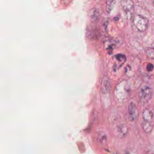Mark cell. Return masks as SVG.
I'll return each mask as SVG.
<instances>
[{
    "label": "cell",
    "mask_w": 154,
    "mask_h": 154,
    "mask_svg": "<svg viewBox=\"0 0 154 154\" xmlns=\"http://www.w3.org/2000/svg\"><path fill=\"white\" fill-rule=\"evenodd\" d=\"M146 69L148 72H151L154 69V66L151 63H148L147 65Z\"/></svg>",
    "instance_id": "cell-13"
},
{
    "label": "cell",
    "mask_w": 154,
    "mask_h": 154,
    "mask_svg": "<svg viewBox=\"0 0 154 154\" xmlns=\"http://www.w3.org/2000/svg\"><path fill=\"white\" fill-rule=\"evenodd\" d=\"M142 128L143 131L146 133H149L153 129V126L151 122L144 121L142 123Z\"/></svg>",
    "instance_id": "cell-8"
},
{
    "label": "cell",
    "mask_w": 154,
    "mask_h": 154,
    "mask_svg": "<svg viewBox=\"0 0 154 154\" xmlns=\"http://www.w3.org/2000/svg\"><path fill=\"white\" fill-rule=\"evenodd\" d=\"M115 57L117 61L122 64L125 63V61H126V57L124 55L122 54H119L116 55Z\"/></svg>",
    "instance_id": "cell-11"
},
{
    "label": "cell",
    "mask_w": 154,
    "mask_h": 154,
    "mask_svg": "<svg viewBox=\"0 0 154 154\" xmlns=\"http://www.w3.org/2000/svg\"><path fill=\"white\" fill-rule=\"evenodd\" d=\"M146 54L148 57L154 62V48H149L146 50Z\"/></svg>",
    "instance_id": "cell-10"
},
{
    "label": "cell",
    "mask_w": 154,
    "mask_h": 154,
    "mask_svg": "<svg viewBox=\"0 0 154 154\" xmlns=\"http://www.w3.org/2000/svg\"><path fill=\"white\" fill-rule=\"evenodd\" d=\"M97 139L100 143H104L106 140V136L103 133H100L97 136Z\"/></svg>",
    "instance_id": "cell-12"
},
{
    "label": "cell",
    "mask_w": 154,
    "mask_h": 154,
    "mask_svg": "<svg viewBox=\"0 0 154 154\" xmlns=\"http://www.w3.org/2000/svg\"><path fill=\"white\" fill-rule=\"evenodd\" d=\"M152 96V89L148 85H143L139 94L140 103L142 105H146L151 100Z\"/></svg>",
    "instance_id": "cell-1"
},
{
    "label": "cell",
    "mask_w": 154,
    "mask_h": 154,
    "mask_svg": "<svg viewBox=\"0 0 154 154\" xmlns=\"http://www.w3.org/2000/svg\"><path fill=\"white\" fill-rule=\"evenodd\" d=\"M142 118L145 121L151 122L153 118L154 114L153 112L149 109H146L142 112Z\"/></svg>",
    "instance_id": "cell-5"
},
{
    "label": "cell",
    "mask_w": 154,
    "mask_h": 154,
    "mask_svg": "<svg viewBox=\"0 0 154 154\" xmlns=\"http://www.w3.org/2000/svg\"><path fill=\"white\" fill-rule=\"evenodd\" d=\"M152 1H153V3H154V0H152Z\"/></svg>",
    "instance_id": "cell-14"
},
{
    "label": "cell",
    "mask_w": 154,
    "mask_h": 154,
    "mask_svg": "<svg viewBox=\"0 0 154 154\" xmlns=\"http://www.w3.org/2000/svg\"><path fill=\"white\" fill-rule=\"evenodd\" d=\"M89 16L91 20L94 22L97 21L100 16V11L97 8H93L90 11Z\"/></svg>",
    "instance_id": "cell-7"
},
{
    "label": "cell",
    "mask_w": 154,
    "mask_h": 154,
    "mask_svg": "<svg viewBox=\"0 0 154 154\" xmlns=\"http://www.w3.org/2000/svg\"><path fill=\"white\" fill-rule=\"evenodd\" d=\"M133 22L136 28L140 32L146 30L149 25L147 19L139 15L134 16Z\"/></svg>",
    "instance_id": "cell-2"
},
{
    "label": "cell",
    "mask_w": 154,
    "mask_h": 154,
    "mask_svg": "<svg viewBox=\"0 0 154 154\" xmlns=\"http://www.w3.org/2000/svg\"><path fill=\"white\" fill-rule=\"evenodd\" d=\"M116 0H108L106 5V11L108 13H110L112 10L115 4Z\"/></svg>",
    "instance_id": "cell-9"
},
{
    "label": "cell",
    "mask_w": 154,
    "mask_h": 154,
    "mask_svg": "<svg viewBox=\"0 0 154 154\" xmlns=\"http://www.w3.org/2000/svg\"><path fill=\"white\" fill-rule=\"evenodd\" d=\"M121 5L124 10L128 12L133 8V3L131 0H122Z\"/></svg>",
    "instance_id": "cell-6"
},
{
    "label": "cell",
    "mask_w": 154,
    "mask_h": 154,
    "mask_svg": "<svg viewBox=\"0 0 154 154\" xmlns=\"http://www.w3.org/2000/svg\"><path fill=\"white\" fill-rule=\"evenodd\" d=\"M111 82L109 77L104 76L102 80L101 84V91L102 93L106 94L109 93L111 89Z\"/></svg>",
    "instance_id": "cell-3"
},
{
    "label": "cell",
    "mask_w": 154,
    "mask_h": 154,
    "mask_svg": "<svg viewBox=\"0 0 154 154\" xmlns=\"http://www.w3.org/2000/svg\"><path fill=\"white\" fill-rule=\"evenodd\" d=\"M128 115L131 120H135L137 118L138 112L137 106L133 102L130 103L128 107Z\"/></svg>",
    "instance_id": "cell-4"
}]
</instances>
